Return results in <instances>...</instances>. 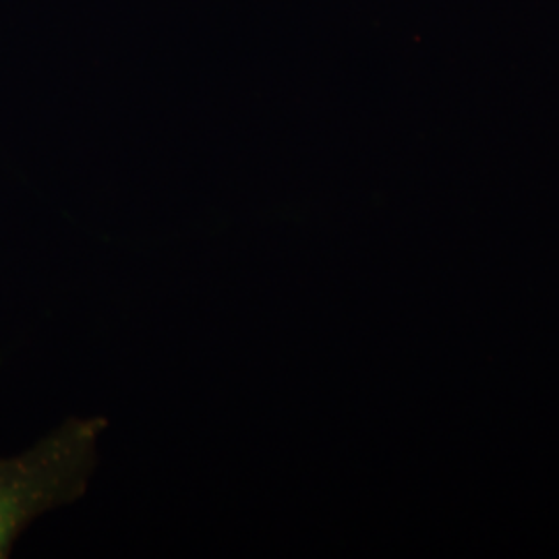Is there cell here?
<instances>
[{
	"mask_svg": "<svg viewBox=\"0 0 559 559\" xmlns=\"http://www.w3.org/2000/svg\"><path fill=\"white\" fill-rule=\"evenodd\" d=\"M106 420L71 419L11 459H0V559L41 514L80 500Z\"/></svg>",
	"mask_w": 559,
	"mask_h": 559,
	"instance_id": "cell-1",
	"label": "cell"
}]
</instances>
